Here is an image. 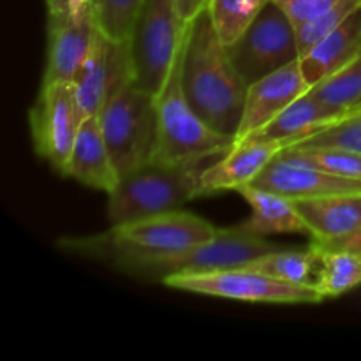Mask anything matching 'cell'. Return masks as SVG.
I'll use <instances>...</instances> for the list:
<instances>
[{
    "label": "cell",
    "mask_w": 361,
    "mask_h": 361,
    "mask_svg": "<svg viewBox=\"0 0 361 361\" xmlns=\"http://www.w3.org/2000/svg\"><path fill=\"white\" fill-rule=\"evenodd\" d=\"M310 92L321 102L345 115L358 108L361 106V55L310 88Z\"/></svg>",
    "instance_id": "24"
},
{
    "label": "cell",
    "mask_w": 361,
    "mask_h": 361,
    "mask_svg": "<svg viewBox=\"0 0 361 361\" xmlns=\"http://www.w3.org/2000/svg\"><path fill=\"white\" fill-rule=\"evenodd\" d=\"M319 250H331V252H351L361 256V228L342 238L328 240V242H312Z\"/></svg>",
    "instance_id": "30"
},
{
    "label": "cell",
    "mask_w": 361,
    "mask_h": 361,
    "mask_svg": "<svg viewBox=\"0 0 361 361\" xmlns=\"http://www.w3.org/2000/svg\"><path fill=\"white\" fill-rule=\"evenodd\" d=\"M183 49V46H182ZM157 145L152 162L178 164L212 161L235 147V137L208 126L187 101L182 88V51L157 95Z\"/></svg>",
    "instance_id": "3"
},
{
    "label": "cell",
    "mask_w": 361,
    "mask_h": 361,
    "mask_svg": "<svg viewBox=\"0 0 361 361\" xmlns=\"http://www.w3.org/2000/svg\"><path fill=\"white\" fill-rule=\"evenodd\" d=\"M250 185L282 194L289 200L319 197L330 194L361 192V180L323 171L288 150H282Z\"/></svg>",
    "instance_id": "13"
},
{
    "label": "cell",
    "mask_w": 361,
    "mask_h": 361,
    "mask_svg": "<svg viewBox=\"0 0 361 361\" xmlns=\"http://www.w3.org/2000/svg\"><path fill=\"white\" fill-rule=\"evenodd\" d=\"M90 4V0H46V7H48V16H60V14H67L71 11L78 9Z\"/></svg>",
    "instance_id": "32"
},
{
    "label": "cell",
    "mask_w": 361,
    "mask_h": 361,
    "mask_svg": "<svg viewBox=\"0 0 361 361\" xmlns=\"http://www.w3.org/2000/svg\"><path fill=\"white\" fill-rule=\"evenodd\" d=\"M28 118L37 155L66 176L67 162L83 122L73 83H42Z\"/></svg>",
    "instance_id": "10"
},
{
    "label": "cell",
    "mask_w": 361,
    "mask_h": 361,
    "mask_svg": "<svg viewBox=\"0 0 361 361\" xmlns=\"http://www.w3.org/2000/svg\"><path fill=\"white\" fill-rule=\"evenodd\" d=\"M361 55V9L300 56V67L310 87H316Z\"/></svg>",
    "instance_id": "18"
},
{
    "label": "cell",
    "mask_w": 361,
    "mask_h": 361,
    "mask_svg": "<svg viewBox=\"0 0 361 361\" xmlns=\"http://www.w3.org/2000/svg\"><path fill=\"white\" fill-rule=\"evenodd\" d=\"M130 81L129 42L111 41L99 32L87 60L73 80L81 118L97 116L106 102Z\"/></svg>",
    "instance_id": "11"
},
{
    "label": "cell",
    "mask_w": 361,
    "mask_h": 361,
    "mask_svg": "<svg viewBox=\"0 0 361 361\" xmlns=\"http://www.w3.org/2000/svg\"><path fill=\"white\" fill-rule=\"evenodd\" d=\"M358 9H361V0H349V2H342L338 6L331 7L330 11L312 18V20L296 25V39H298L300 56L310 51L317 42L323 41L328 34H331L335 28L341 27Z\"/></svg>",
    "instance_id": "27"
},
{
    "label": "cell",
    "mask_w": 361,
    "mask_h": 361,
    "mask_svg": "<svg viewBox=\"0 0 361 361\" xmlns=\"http://www.w3.org/2000/svg\"><path fill=\"white\" fill-rule=\"evenodd\" d=\"M66 176L106 194L113 192L118 185L120 175L109 154L97 116H88L81 122L73 154L67 162Z\"/></svg>",
    "instance_id": "16"
},
{
    "label": "cell",
    "mask_w": 361,
    "mask_h": 361,
    "mask_svg": "<svg viewBox=\"0 0 361 361\" xmlns=\"http://www.w3.org/2000/svg\"><path fill=\"white\" fill-rule=\"evenodd\" d=\"M236 192L249 203L250 217L245 219L240 228L257 236L282 235H309L305 221L296 208L295 201L282 194L259 189L254 185L240 187Z\"/></svg>",
    "instance_id": "19"
},
{
    "label": "cell",
    "mask_w": 361,
    "mask_h": 361,
    "mask_svg": "<svg viewBox=\"0 0 361 361\" xmlns=\"http://www.w3.org/2000/svg\"><path fill=\"white\" fill-rule=\"evenodd\" d=\"M171 2L175 6V11L180 16V20L185 25H189L190 21L196 20L207 9L210 0H171Z\"/></svg>",
    "instance_id": "31"
},
{
    "label": "cell",
    "mask_w": 361,
    "mask_h": 361,
    "mask_svg": "<svg viewBox=\"0 0 361 361\" xmlns=\"http://www.w3.org/2000/svg\"><path fill=\"white\" fill-rule=\"evenodd\" d=\"M187 25L171 0H145L129 37L133 81L148 94L164 88L185 41Z\"/></svg>",
    "instance_id": "6"
},
{
    "label": "cell",
    "mask_w": 361,
    "mask_h": 361,
    "mask_svg": "<svg viewBox=\"0 0 361 361\" xmlns=\"http://www.w3.org/2000/svg\"><path fill=\"white\" fill-rule=\"evenodd\" d=\"M182 88L187 101L208 126L236 137L249 85L236 71L207 9L187 25Z\"/></svg>",
    "instance_id": "1"
},
{
    "label": "cell",
    "mask_w": 361,
    "mask_h": 361,
    "mask_svg": "<svg viewBox=\"0 0 361 361\" xmlns=\"http://www.w3.org/2000/svg\"><path fill=\"white\" fill-rule=\"evenodd\" d=\"M271 2L277 4L282 11H286L293 23L300 25L303 21H309L319 14L326 13L338 4L349 2V0H271Z\"/></svg>",
    "instance_id": "29"
},
{
    "label": "cell",
    "mask_w": 361,
    "mask_h": 361,
    "mask_svg": "<svg viewBox=\"0 0 361 361\" xmlns=\"http://www.w3.org/2000/svg\"><path fill=\"white\" fill-rule=\"evenodd\" d=\"M120 178L143 168L154 157L157 145V99L127 83L97 115Z\"/></svg>",
    "instance_id": "5"
},
{
    "label": "cell",
    "mask_w": 361,
    "mask_h": 361,
    "mask_svg": "<svg viewBox=\"0 0 361 361\" xmlns=\"http://www.w3.org/2000/svg\"><path fill=\"white\" fill-rule=\"evenodd\" d=\"M286 150L331 175L361 180V152L338 147H288Z\"/></svg>",
    "instance_id": "26"
},
{
    "label": "cell",
    "mask_w": 361,
    "mask_h": 361,
    "mask_svg": "<svg viewBox=\"0 0 361 361\" xmlns=\"http://www.w3.org/2000/svg\"><path fill=\"white\" fill-rule=\"evenodd\" d=\"M281 249L268 242L264 236L252 235L238 224L228 229H219L215 238L171 256L140 261L127 267L126 274L140 279L164 282L178 274H201V271L226 270V268L247 267L250 261Z\"/></svg>",
    "instance_id": "7"
},
{
    "label": "cell",
    "mask_w": 361,
    "mask_h": 361,
    "mask_svg": "<svg viewBox=\"0 0 361 361\" xmlns=\"http://www.w3.org/2000/svg\"><path fill=\"white\" fill-rule=\"evenodd\" d=\"M162 284L178 291L252 303L314 305L324 300L314 286L289 284L249 267L201 271V274H178L168 277Z\"/></svg>",
    "instance_id": "8"
},
{
    "label": "cell",
    "mask_w": 361,
    "mask_h": 361,
    "mask_svg": "<svg viewBox=\"0 0 361 361\" xmlns=\"http://www.w3.org/2000/svg\"><path fill=\"white\" fill-rule=\"evenodd\" d=\"M145 0H90L99 32L116 42H127Z\"/></svg>",
    "instance_id": "25"
},
{
    "label": "cell",
    "mask_w": 361,
    "mask_h": 361,
    "mask_svg": "<svg viewBox=\"0 0 361 361\" xmlns=\"http://www.w3.org/2000/svg\"><path fill=\"white\" fill-rule=\"evenodd\" d=\"M97 34L90 4L67 14L48 16V59L42 83H73Z\"/></svg>",
    "instance_id": "12"
},
{
    "label": "cell",
    "mask_w": 361,
    "mask_h": 361,
    "mask_svg": "<svg viewBox=\"0 0 361 361\" xmlns=\"http://www.w3.org/2000/svg\"><path fill=\"white\" fill-rule=\"evenodd\" d=\"M219 228L192 212L176 210L115 224L102 235L62 238L67 252L111 263L118 270L140 261L185 252L215 238Z\"/></svg>",
    "instance_id": "2"
},
{
    "label": "cell",
    "mask_w": 361,
    "mask_h": 361,
    "mask_svg": "<svg viewBox=\"0 0 361 361\" xmlns=\"http://www.w3.org/2000/svg\"><path fill=\"white\" fill-rule=\"evenodd\" d=\"M208 161L161 164L148 162L122 176L109 192L108 217L111 226L136 221L148 215L176 210L201 196V173Z\"/></svg>",
    "instance_id": "4"
},
{
    "label": "cell",
    "mask_w": 361,
    "mask_h": 361,
    "mask_svg": "<svg viewBox=\"0 0 361 361\" xmlns=\"http://www.w3.org/2000/svg\"><path fill=\"white\" fill-rule=\"evenodd\" d=\"M293 147H338L361 152V106Z\"/></svg>",
    "instance_id": "28"
},
{
    "label": "cell",
    "mask_w": 361,
    "mask_h": 361,
    "mask_svg": "<svg viewBox=\"0 0 361 361\" xmlns=\"http://www.w3.org/2000/svg\"><path fill=\"white\" fill-rule=\"evenodd\" d=\"M284 148L281 141L259 137L236 141L235 147L222 155L221 161L208 164L203 169L201 196L221 190H238L240 187L250 185Z\"/></svg>",
    "instance_id": "15"
},
{
    "label": "cell",
    "mask_w": 361,
    "mask_h": 361,
    "mask_svg": "<svg viewBox=\"0 0 361 361\" xmlns=\"http://www.w3.org/2000/svg\"><path fill=\"white\" fill-rule=\"evenodd\" d=\"M247 267L277 281L316 288L321 270V252L314 243L303 250L277 249L250 261Z\"/></svg>",
    "instance_id": "21"
},
{
    "label": "cell",
    "mask_w": 361,
    "mask_h": 361,
    "mask_svg": "<svg viewBox=\"0 0 361 361\" xmlns=\"http://www.w3.org/2000/svg\"><path fill=\"white\" fill-rule=\"evenodd\" d=\"M268 2L270 0H210L207 11L221 41L229 46L250 27Z\"/></svg>",
    "instance_id": "23"
},
{
    "label": "cell",
    "mask_w": 361,
    "mask_h": 361,
    "mask_svg": "<svg viewBox=\"0 0 361 361\" xmlns=\"http://www.w3.org/2000/svg\"><path fill=\"white\" fill-rule=\"evenodd\" d=\"M300 67V60L274 71L247 88L243 115L240 120L236 141L245 140L267 127L279 113L310 90Z\"/></svg>",
    "instance_id": "14"
},
{
    "label": "cell",
    "mask_w": 361,
    "mask_h": 361,
    "mask_svg": "<svg viewBox=\"0 0 361 361\" xmlns=\"http://www.w3.org/2000/svg\"><path fill=\"white\" fill-rule=\"evenodd\" d=\"M319 252L321 270L316 288L324 300L338 298L361 286V256L331 250Z\"/></svg>",
    "instance_id": "22"
},
{
    "label": "cell",
    "mask_w": 361,
    "mask_h": 361,
    "mask_svg": "<svg viewBox=\"0 0 361 361\" xmlns=\"http://www.w3.org/2000/svg\"><path fill=\"white\" fill-rule=\"evenodd\" d=\"M293 201L309 228L312 242L342 238L361 228V192L330 194Z\"/></svg>",
    "instance_id": "17"
},
{
    "label": "cell",
    "mask_w": 361,
    "mask_h": 361,
    "mask_svg": "<svg viewBox=\"0 0 361 361\" xmlns=\"http://www.w3.org/2000/svg\"><path fill=\"white\" fill-rule=\"evenodd\" d=\"M236 71L247 85L300 60L296 25L275 2H268L250 27L228 46Z\"/></svg>",
    "instance_id": "9"
},
{
    "label": "cell",
    "mask_w": 361,
    "mask_h": 361,
    "mask_svg": "<svg viewBox=\"0 0 361 361\" xmlns=\"http://www.w3.org/2000/svg\"><path fill=\"white\" fill-rule=\"evenodd\" d=\"M342 116H345V113L326 106L309 90L295 102H291L284 111L279 113L259 133L249 137L281 141L288 148L309 137L310 134L317 133L319 129L331 126Z\"/></svg>",
    "instance_id": "20"
}]
</instances>
